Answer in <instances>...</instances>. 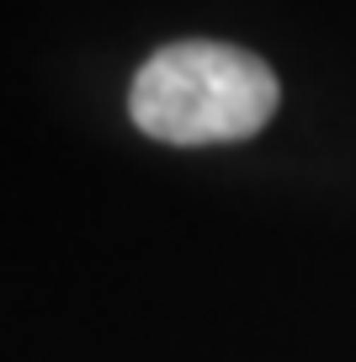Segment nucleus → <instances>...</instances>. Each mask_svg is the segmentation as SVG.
I'll return each instance as SVG.
<instances>
[{
	"mask_svg": "<svg viewBox=\"0 0 356 362\" xmlns=\"http://www.w3.org/2000/svg\"><path fill=\"white\" fill-rule=\"evenodd\" d=\"M277 69L234 43H165L128 86V112L149 139L176 149L239 144L277 117Z\"/></svg>",
	"mask_w": 356,
	"mask_h": 362,
	"instance_id": "obj_1",
	"label": "nucleus"
}]
</instances>
